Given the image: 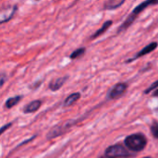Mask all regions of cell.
I'll list each match as a JSON object with an SVG mask.
<instances>
[{
	"label": "cell",
	"instance_id": "1",
	"mask_svg": "<svg viewBox=\"0 0 158 158\" xmlns=\"http://www.w3.org/2000/svg\"><path fill=\"white\" fill-rule=\"evenodd\" d=\"M158 5V0H145L143 2H142L141 4H139L131 13L130 15L127 17V19L121 23V25L118 27L117 32L118 33H121L125 31H127L132 24L133 22L137 19V18L140 16V14L142 12H143L146 8H148L151 6H156Z\"/></svg>",
	"mask_w": 158,
	"mask_h": 158
},
{
	"label": "cell",
	"instance_id": "14",
	"mask_svg": "<svg viewBox=\"0 0 158 158\" xmlns=\"http://www.w3.org/2000/svg\"><path fill=\"white\" fill-rule=\"evenodd\" d=\"M151 131L153 136L158 139V122H154V124L151 127Z\"/></svg>",
	"mask_w": 158,
	"mask_h": 158
},
{
	"label": "cell",
	"instance_id": "16",
	"mask_svg": "<svg viewBox=\"0 0 158 158\" xmlns=\"http://www.w3.org/2000/svg\"><path fill=\"white\" fill-rule=\"evenodd\" d=\"M6 80V74H5L4 72H2V73H1V86L4 85Z\"/></svg>",
	"mask_w": 158,
	"mask_h": 158
},
{
	"label": "cell",
	"instance_id": "12",
	"mask_svg": "<svg viewBox=\"0 0 158 158\" xmlns=\"http://www.w3.org/2000/svg\"><path fill=\"white\" fill-rule=\"evenodd\" d=\"M86 53V47H80L77 48L76 50H74L70 55H69V58L71 60H75V59H79L81 57H82Z\"/></svg>",
	"mask_w": 158,
	"mask_h": 158
},
{
	"label": "cell",
	"instance_id": "5",
	"mask_svg": "<svg viewBox=\"0 0 158 158\" xmlns=\"http://www.w3.org/2000/svg\"><path fill=\"white\" fill-rule=\"evenodd\" d=\"M106 156H109V157H124L129 156V152L128 150L119 144H116L113 146H110L106 149Z\"/></svg>",
	"mask_w": 158,
	"mask_h": 158
},
{
	"label": "cell",
	"instance_id": "3",
	"mask_svg": "<svg viewBox=\"0 0 158 158\" xmlns=\"http://www.w3.org/2000/svg\"><path fill=\"white\" fill-rule=\"evenodd\" d=\"M157 47L158 42H152V43L148 44L147 45H145L142 50H140L139 52H137V53L135 54L134 56H132V57L127 59V60L125 61V63H131V62H133V61L139 59L140 57H143V56H146V55H149V54H151L152 52H154L156 49H157Z\"/></svg>",
	"mask_w": 158,
	"mask_h": 158
},
{
	"label": "cell",
	"instance_id": "10",
	"mask_svg": "<svg viewBox=\"0 0 158 158\" xmlns=\"http://www.w3.org/2000/svg\"><path fill=\"white\" fill-rule=\"evenodd\" d=\"M41 105H42V102L40 100H34L25 106L24 113H33L40 108Z\"/></svg>",
	"mask_w": 158,
	"mask_h": 158
},
{
	"label": "cell",
	"instance_id": "2",
	"mask_svg": "<svg viewBox=\"0 0 158 158\" xmlns=\"http://www.w3.org/2000/svg\"><path fill=\"white\" fill-rule=\"evenodd\" d=\"M147 141L146 138L143 134H133L126 138L125 140V144L126 146L134 152H139L144 149L146 146Z\"/></svg>",
	"mask_w": 158,
	"mask_h": 158
},
{
	"label": "cell",
	"instance_id": "17",
	"mask_svg": "<svg viewBox=\"0 0 158 158\" xmlns=\"http://www.w3.org/2000/svg\"><path fill=\"white\" fill-rule=\"evenodd\" d=\"M153 96H155V97H158V88L154 92V94H153Z\"/></svg>",
	"mask_w": 158,
	"mask_h": 158
},
{
	"label": "cell",
	"instance_id": "11",
	"mask_svg": "<svg viewBox=\"0 0 158 158\" xmlns=\"http://www.w3.org/2000/svg\"><path fill=\"white\" fill-rule=\"evenodd\" d=\"M81 98V94L80 93H73L69 94L64 101V106H69L76 103L79 99Z\"/></svg>",
	"mask_w": 158,
	"mask_h": 158
},
{
	"label": "cell",
	"instance_id": "6",
	"mask_svg": "<svg viewBox=\"0 0 158 158\" xmlns=\"http://www.w3.org/2000/svg\"><path fill=\"white\" fill-rule=\"evenodd\" d=\"M17 10H18L17 5L2 7L1 11H0V23L4 24V23L9 21L10 19H12L13 17L15 16Z\"/></svg>",
	"mask_w": 158,
	"mask_h": 158
},
{
	"label": "cell",
	"instance_id": "18",
	"mask_svg": "<svg viewBox=\"0 0 158 158\" xmlns=\"http://www.w3.org/2000/svg\"><path fill=\"white\" fill-rule=\"evenodd\" d=\"M106 158H113V157H109V156H107V157Z\"/></svg>",
	"mask_w": 158,
	"mask_h": 158
},
{
	"label": "cell",
	"instance_id": "9",
	"mask_svg": "<svg viewBox=\"0 0 158 158\" xmlns=\"http://www.w3.org/2000/svg\"><path fill=\"white\" fill-rule=\"evenodd\" d=\"M126 0H106L104 3L103 8L105 10H115L124 5Z\"/></svg>",
	"mask_w": 158,
	"mask_h": 158
},
{
	"label": "cell",
	"instance_id": "4",
	"mask_svg": "<svg viewBox=\"0 0 158 158\" xmlns=\"http://www.w3.org/2000/svg\"><path fill=\"white\" fill-rule=\"evenodd\" d=\"M128 89V84L125 82H119L114 85L107 93V98L114 100L121 97Z\"/></svg>",
	"mask_w": 158,
	"mask_h": 158
},
{
	"label": "cell",
	"instance_id": "19",
	"mask_svg": "<svg viewBox=\"0 0 158 158\" xmlns=\"http://www.w3.org/2000/svg\"><path fill=\"white\" fill-rule=\"evenodd\" d=\"M35 1H40V0H35Z\"/></svg>",
	"mask_w": 158,
	"mask_h": 158
},
{
	"label": "cell",
	"instance_id": "15",
	"mask_svg": "<svg viewBox=\"0 0 158 158\" xmlns=\"http://www.w3.org/2000/svg\"><path fill=\"white\" fill-rule=\"evenodd\" d=\"M158 88V80L156 81H155L154 83H152V85L150 86V87H148L145 91H144V94H149V93H151L152 91H154V90H156V89H157Z\"/></svg>",
	"mask_w": 158,
	"mask_h": 158
},
{
	"label": "cell",
	"instance_id": "8",
	"mask_svg": "<svg viewBox=\"0 0 158 158\" xmlns=\"http://www.w3.org/2000/svg\"><path fill=\"white\" fill-rule=\"evenodd\" d=\"M112 25H113V20H112V19H108V20H106V21H105V22L103 23V25H102V26H101L94 34H92L90 40H94V39L100 37L101 35H103L104 33H106V32L107 31V30H108Z\"/></svg>",
	"mask_w": 158,
	"mask_h": 158
},
{
	"label": "cell",
	"instance_id": "13",
	"mask_svg": "<svg viewBox=\"0 0 158 158\" xmlns=\"http://www.w3.org/2000/svg\"><path fill=\"white\" fill-rule=\"evenodd\" d=\"M21 99V96L20 95H18V96H14V97H10L6 100V108H12L14 106H16Z\"/></svg>",
	"mask_w": 158,
	"mask_h": 158
},
{
	"label": "cell",
	"instance_id": "7",
	"mask_svg": "<svg viewBox=\"0 0 158 158\" xmlns=\"http://www.w3.org/2000/svg\"><path fill=\"white\" fill-rule=\"evenodd\" d=\"M68 79H69V76H62V77H58L56 79H54L53 81H50L48 87L53 92L58 91L60 88H62V86L65 84V82L68 81Z\"/></svg>",
	"mask_w": 158,
	"mask_h": 158
}]
</instances>
